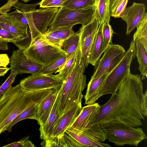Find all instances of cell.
<instances>
[{"label": "cell", "mask_w": 147, "mask_h": 147, "mask_svg": "<svg viewBox=\"0 0 147 147\" xmlns=\"http://www.w3.org/2000/svg\"><path fill=\"white\" fill-rule=\"evenodd\" d=\"M140 75L130 73L124 79L116 92L100 106L92 125L109 123L138 127L147 116V90L143 91Z\"/></svg>", "instance_id": "6da1fadb"}, {"label": "cell", "mask_w": 147, "mask_h": 147, "mask_svg": "<svg viewBox=\"0 0 147 147\" xmlns=\"http://www.w3.org/2000/svg\"><path fill=\"white\" fill-rule=\"evenodd\" d=\"M55 90L48 89L28 91L19 84L11 85L0 98V134L9 124L24 110L38 104Z\"/></svg>", "instance_id": "7a4b0ae2"}, {"label": "cell", "mask_w": 147, "mask_h": 147, "mask_svg": "<svg viewBox=\"0 0 147 147\" xmlns=\"http://www.w3.org/2000/svg\"><path fill=\"white\" fill-rule=\"evenodd\" d=\"M85 70L80 47L78 50L76 63L63 80L60 88L59 105L60 116L73 106L82 103L84 97L82 92L86 85V77L84 74Z\"/></svg>", "instance_id": "3957f363"}, {"label": "cell", "mask_w": 147, "mask_h": 147, "mask_svg": "<svg viewBox=\"0 0 147 147\" xmlns=\"http://www.w3.org/2000/svg\"><path fill=\"white\" fill-rule=\"evenodd\" d=\"M136 56L135 46L132 40L121 59L108 74L96 94L93 103L103 95H112L116 92L124 79L130 73L131 64Z\"/></svg>", "instance_id": "277c9868"}, {"label": "cell", "mask_w": 147, "mask_h": 147, "mask_svg": "<svg viewBox=\"0 0 147 147\" xmlns=\"http://www.w3.org/2000/svg\"><path fill=\"white\" fill-rule=\"evenodd\" d=\"M106 139L117 146H137L147 136L142 129L120 123H109L100 125Z\"/></svg>", "instance_id": "5b68a950"}, {"label": "cell", "mask_w": 147, "mask_h": 147, "mask_svg": "<svg viewBox=\"0 0 147 147\" xmlns=\"http://www.w3.org/2000/svg\"><path fill=\"white\" fill-rule=\"evenodd\" d=\"M23 52L26 56L45 67L66 55L61 48L48 42L43 34L32 40L29 46Z\"/></svg>", "instance_id": "8992f818"}, {"label": "cell", "mask_w": 147, "mask_h": 147, "mask_svg": "<svg viewBox=\"0 0 147 147\" xmlns=\"http://www.w3.org/2000/svg\"><path fill=\"white\" fill-rule=\"evenodd\" d=\"M95 11L94 4L79 9L59 7L46 32L63 28H73L75 25L78 24L82 25H86L94 17Z\"/></svg>", "instance_id": "52a82bcc"}, {"label": "cell", "mask_w": 147, "mask_h": 147, "mask_svg": "<svg viewBox=\"0 0 147 147\" xmlns=\"http://www.w3.org/2000/svg\"><path fill=\"white\" fill-rule=\"evenodd\" d=\"M73 147H109L103 143L106 140L105 133L100 125H92L88 128L80 129L72 125L65 131Z\"/></svg>", "instance_id": "ba28073f"}, {"label": "cell", "mask_w": 147, "mask_h": 147, "mask_svg": "<svg viewBox=\"0 0 147 147\" xmlns=\"http://www.w3.org/2000/svg\"><path fill=\"white\" fill-rule=\"evenodd\" d=\"M136 30L133 36L136 56L141 79L147 77V14L136 26Z\"/></svg>", "instance_id": "9c48e42d"}, {"label": "cell", "mask_w": 147, "mask_h": 147, "mask_svg": "<svg viewBox=\"0 0 147 147\" xmlns=\"http://www.w3.org/2000/svg\"><path fill=\"white\" fill-rule=\"evenodd\" d=\"M63 83L56 75L38 73L21 80L19 84L22 89L28 91L48 89L57 90L60 89Z\"/></svg>", "instance_id": "30bf717a"}, {"label": "cell", "mask_w": 147, "mask_h": 147, "mask_svg": "<svg viewBox=\"0 0 147 147\" xmlns=\"http://www.w3.org/2000/svg\"><path fill=\"white\" fill-rule=\"evenodd\" d=\"M125 51L121 45L113 43L109 45L95 66L94 71L91 79L99 77L106 71L111 70L121 59Z\"/></svg>", "instance_id": "8fae6325"}, {"label": "cell", "mask_w": 147, "mask_h": 147, "mask_svg": "<svg viewBox=\"0 0 147 147\" xmlns=\"http://www.w3.org/2000/svg\"><path fill=\"white\" fill-rule=\"evenodd\" d=\"M23 50L18 49L13 51L10 58V69L18 74L40 73L45 67L32 60L23 53Z\"/></svg>", "instance_id": "7c38bea8"}, {"label": "cell", "mask_w": 147, "mask_h": 147, "mask_svg": "<svg viewBox=\"0 0 147 147\" xmlns=\"http://www.w3.org/2000/svg\"><path fill=\"white\" fill-rule=\"evenodd\" d=\"M99 25L98 19L95 16L89 23L80 27V46L83 61L85 68L89 63L88 59L90 50L95 35Z\"/></svg>", "instance_id": "4fadbf2b"}, {"label": "cell", "mask_w": 147, "mask_h": 147, "mask_svg": "<svg viewBox=\"0 0 147 147\" xmlns=\"http://www.w3.org/2000/svg\"><path fill=\"white\" fill-rule=\"evenodd\" d=\"M82 103L76 104L63 113L54 127L50 138L52 139L61 136L74 123L80 113Z\"/></svg>", "instance_id": "5bb4252c"}, {"label": "cell", "mask_w": 147, "mask_h": 147, "mask_svg": "<svg viewBox=\"0 0 147 147\" xmlns=\"http://www.w3.org/2000/svg\"><path fill=\"white\" fill-rule=\"evenodd\" d=\"M144 4L135 2L127 7L125 15L121 18L126 24L127 35H129L144 18L147 13Z\"/></svg>", "instance_id": "9a60e30c"}, {"label": "cell", "mask_w": 147, "mask_h": 147, "mask_svg": "<svg viewBox=\"0 0 147 147\" xmlns=\"http://www.w3.org/2000/svg\"><path fill=\"white\" fill-rule=\"evenodd\" d=\"M59 7L40 8L33 11V20L38 31L42 34L47 31Z\"/></svg>", "instance_id": "2e32d148"}, {"label": "cell", "mask_w": 147, "mask_h": 147, "mask_svg": "<svg viewBox=\"0 0 147 147\" xmlns=\"http://www.w3.org/2000/svg\"><path fill=\"white\" fill-rule=\"evenodd\" d=\"M100 107L95 102L82 107L80 113L71 125L82 129L91 127L99 113Z\"/></svg>", "instance_id": "e0dca14e"}, {"label": "cell", "mask_w": 147, "mask_h": 147, "mask_svg": "<svg viewBox=\"0 0 147 147\" xmlns=\"http://www.w3.org/2000/svg\"><path fill=\"white\" fill-rule=\"evenodd\" d=\"M0 27L21 40L28 37L29 35L27 25L22 24L7 13L5 14L3 21L0 23Z\"/></svg>", "instance_id": "ac0fdd59"}, {"label": "cell", "mask_w": 147, "mask_h": 147, "mask_svg": "<svg viewBox=\"0 0 147 147\" xmlns=\"http://www.w3.org/2000/svg\"><path fill=\"white\" fill-rule=\"evenodd\" d=\"M60 89L58 93L51 113L46 122L40 126V138L45 140L49 138L60 117L59 105L60 96Z\"/></svg>", "instance_id": "d6986e66"}, {"label": "cell", "mask_w": 147, "mask_h": 147, "mask_svg": "<svg viewBox=\"0 0 147 147\" xmlns=\"http://www.w3.org/2000/svg\"><path fill=\"white\" fill-rule=\"evenodd\" d=\"M103 24H99L98 30L96 32L90 50L88 63L95 66L107 48L105 45L102 34Z\"/></svg>", "instance_id": "ffe728a7"}, {"label": "cell", "mask_w": 147, "mask_h": 147, "mask_svg": "<svg viewBox=\"0 0 147 147\" xmlns=\"http://www.w3.org/2000/svg\"><path fill=\"white\" fill-rule=\"evenodd\" d=\"M59 90H55L38 104L36 120L40 126L43 124L48 119L54 104Z\"/></svg>", "instance_id": "44dd1931"}, {"label": "cell", "mask_w": 147, "mask_h": 147, "mask_svg": "<svg viewBox=\"0 0 147 147\" xmlns=\"http://www.w3.org/2000/svg\"><path fill=\"white\" fill-rule=\"evenodd\" d=\"M39 4V2L32 4H26L18 1L13 6L21 11L26 19L30 29L32 40L42 34L36 28L33 20V11Z\"/></svg>", "instance_id": "7402d4cb"}, {"label": "cell", "mask_w": 147, "mask_h": 147, "mask_svg": "<svg viewBox=\"0 0 147 147\" xmlns=\"http://www.w3.org/2000/svg\"><path fill=\"white\" fill-rule=\"evenodd\" d=\"M110 71H106L99 77L94 79H90L88 84L87 90L84 96L85 100L84 105H89L93 104V100L97 92Z\"/></svg>", "instance_id": "603a6c76"}, {"label": "cell", "mask_w": 147, "mask_h": 147, "mask_svg": "<svg viewBox=\"0 0 147 147\" xmlns=\"http://www.w3.org/2000/svg\"><path fill=\"white\" fill-rule=\"evenodd\" d=\"M95 16L99 24L109 23L111 14L110 10V0H94Z\"/></svg>", "instance_id": "cb8c5ba5"}, {"label": "cell", "mask_w": 147, "mask_h": 147, "mask_svg": "<svg viewBox=\"0 0 147 147\" xmlns=\"http://www.w3.org/2000/svg\"><path fill=\"white\" fill-rule=\"evenodd\" d=\"M80 36L79 30L64 41L61 48L66 53V59L80 47Z\"/></svg>", "instance_id": "d4e9b609"}, {"label": "cell", "mask_w": 147, "mask_h": 147, "mask_svg": "<svg viewBox=\"0 0 147 147\" xmlns=\"http://www.w3.org/2000/svg\"><path fill=\"white\" fill-rule=\"evenodd\" d=\"M38 105L32 106L22 112L9 124L5 131H10L15 124L22 120L27 119L36 120Z\"/></svg>", "instance_id": "484cf974"}, {"label": "cell", "mask_w": 147, "mask_h": 147, "mask_svg": "<svg viewBox=\"0 0 147 147\" xmlns=\"http://www.w3.org/2000/svg\"><path fill=\"white\" fill-rule=\"evenodd\" d=\"M78 49L66 59L63 65L55 73L56 74L58 72L59 74L56 75L57 76L63 81L73 69L76 63Z\"/></svg>", "instance_id": "4316f807"}, {"label": "cell", "mask_w": 147, "mask_h": 147, "mask_svg": "<svg viewBox=\"0 0 147 147\" xmlns=\"http://www.w3.org/2000/svg\"><path fill=\"white\" fill-rule=\"evenodd\" d=\"M94 0H66L61 7L71 9H79L93 5Z\"/></svg>", "instance_id": "83f0119b"}, {"label": "cell", "mask_w": 147, "mask_h": 147, "mask_svg": "<svg viewBox=\"0 0 147 147\" xmlns=\"http://www.w3.org/2000/svg\"><path fill=\"white\" fill-rule=\"evenodd\" d=\"M66 60V56H63L49 66L45 67L40 73L44 74H53L63 65Z\"/></svg>", "instance_id": "f1b7e54d"}, {"label": "cell", "mask_w": 147, "mask_h": 147, "mask_svg": "<svg viewBox=\"0 0 147 147\" xmlns=\"http://www.w3.org/2000/svg\"><path fill=\"white\" fill-rule=\"evenodd\" d=\"M114 32L109 23L104 24L102 28V34L103 41L105 46L107 47L110 44H113L112 37Z\"/></svg>", "instance_id": "f546056e"}, {"label": "cell", "mask_w": 147, "mask_h": 147, "mask_svg": "<svg viewBox=\"0 0 147 147\" xmlns=\"http://www.w3.org/2000/svg\"><path fill=\"white\" fill-rule=\"evenodd\" d=\"M43 35L49 43L61 48L64 40L60 38L53 31L46 32Z\"/></svg>", "instance_id": "4dcf8cb0"}, {"label": "cell", "mask_w": 147, "mask_h": 147, "mask_svg": "<svg viewBox=\"0 0 147 147\" xmlns=\"http://www.w3.org/2000/svg\"><path fill=\"white\" fill-rule=\"evenodd\" d=\"M21 40L6 30L0 27V42H11L14 44Z\"/></svg>", "instance_id": "1f68e13d"}, {"label": "cell", "mask_w": 147, "mask_h": 147, "mask_svg": "<svg viewBox=\"0 0 147 147\" xmlns=\"http://www.w3.org/2000/svg\"><path fill=\"white\" fill-rule=\"evenodd\" d=\"M18 74L14 71L11 70L9 76L0 86V98L3 95L9 86L14 82L16 77Z\"/></svg>", "instance_id": "d6a6232c"}, {"label": "cell", "mask_w": 147, "mask_h": 147, "mask_svg": "<svg viewBox=\"0 0 147 147\" xmlns=\"http://www.w3.org/2000/svg\"><path fill=\"white\" fill-rule=\"evenodd\" d=\"M29 136H27L19 141L6 145L3 147H34L35 146L29 140Z\"/></svg>", "instance_id": "836d02e7"}, {"label": "cell", "mask_w": 147, "mask_h": 147, "mask_svg": "<svg viewBox=\"0 0 147 147\" xmlns=\"http://www.w3.org/2000/svg\"><path fill=\"white\" fill-rule=\"evenodd\" d=\"M66 0H41L39 2L40 8L58 7H62Z\"/></svg>", "instance_id": "e575fe53"}, {"label": "cell", "mask_w": 147, "mask_h": 147, "mask_svg": "<svg viewBox=\"0 0 147 147\" xmlns=\"http://www.w3.org/2000/svg\"><path fill=\"white\" fill-rule=\"evenodd\" d=\"M128 0H123L111 14V16L115 18H121L125 14Z\"/></svg>", "instance_id": "d590c367"}, {"label": "cell", "mask_w": 147, "mask_h": 147, "mask_svg": "<svg viewBox=\"0 0 147 147\" xmlns=\"http://www.w3.org/2000/svg\"><path fill=\"white\" fill-rule=\"evenodd\" d=\"M53 31L60 38L64 40L75 33L72 28H61Z\"/></svg>", "instance_id": "8d00e7d4"}, {"label": "cell", "mask_w": 147, "mask_h": 147, "mask_svg": "<svg viewBox=\"0 0 147 147\" xmlns=\"http://www.w3.org/2000/svg\"><path fill=\"white\" fill-rule=\"evenodd\" d=\"M19 0H8L7 2L0 7V12L2 13H7L14 4Z\"/></svg>", "instance_id": "74e56055"}, {"label": "cell", "mask_w": 147, "mask_h": 147, "mask_svg": "<svg viewBox=\"0 0 147 147\" xmlns=\"http://www.w3.org/2000/svg\"><path fill=\"white\" fill-rule=\"evenodd\" d=\"M10 59L7 54H0V67H6L10 63Z\"/></svg>", "instance_id": "f35d334b"}, {"label": "cell", "mask_w": 147, "mask_h": 147, "mask_svg": "<svg viewBox=\"0 0 147 147\" xmlns=\"http://www.w3.org/2000/svg\"><path fill=\"white\" fill-rule=\"evenodd\" d=\"M123 0H110V10L111 14Z\"/></svg>", "instance_id": "ab89813d"}, {"label": "cell", "mask_w": 147, "mask_h": 147, "mask_svg": "<svg viewBox=\"0 0 147 147\" xmlns=\"http://www.w3.org/2000/svg\"><path fill=\"white\" fill-rule=\"evenodd\" d=\"M10 69V68L0 67V77L4 76Z\"/></svg>", "instance_id": "60d3db41"}, {"label": "cell", "mask_w": 147, "mask_h": 147, "mask_svg": "<svg viewBox=\"0 0 147 147\" xmlns=\"http://www.w3.org/2000/svg\"><path fill=\"white\" fill-rule=\"evenodd\" d=\"M6 42H0V50H5L6 48Z\"/></svg>", "instance_id": "b9f144b4"}, {"label": "cell", "mask_w": 147, "mask_h": 147, "mask_svg": "<svg viewBox=\"0 0 147 147\" xmlns=\"http://www.w3.org/2000/svg\"><path fill=\"white\" fill-rule=\"evenodd\" d=\"M5 14L2 13L0 12V23L3 21V18Z\"/></svg>", "instance_id": "7bdbcfd3"}, {"label": "cell", "mask_w": 147, "mask_h": 147, "mask_svg": "<svg viewBox=\"0 0 147 147\" xmlns=\"http://www.w3.org/2000/svg\"><path fill=\"white\" fill-rule=\"evenodd\" d=\"M22 1H23L24 2H27L30 1L32 0H21Z\"/></svg>", "instance_id": "ee69618b"}, {"label": "cell", "mask_w": 147, "mask_h": 147, "mask_svg": "<svg viewBox=\"0 0 147 147\" xmlns=\"http://www.w3.org/2000/svg\"></svg>", "instance_id": "f6af8a7d"}]
</instances>
